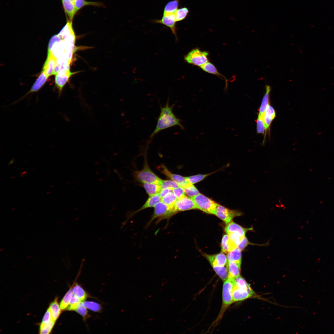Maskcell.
Returning <instances> with one entry per match:
<instances>
[{
	"label": "cell",
	"instance_id": "cell-1",
	"mask_svg": "<svg viewBox=\"0 0 334 334\" xmlns=\"http://www.w3.org/2000/svg\"><path fill=\"white\" fill-rule=\"evenodd\" d=\"M169 100L168 98L164 106L160 105V112L156 125L147 141L148 145H149L155 135L162 131L176 126H179L181 130L184 129L182 124V121L177 117L173 112L174 105L170 106Z\"/></svg>",
	"mask_w": 334,
	"mask_h": 334
},
{
	"label": "cell",
	"instance_id": "cell-2",
	"mask_svg": "<svg viewBox=\"0 0 334 334\" xmlns=\"http://www.w3.org/2000/svg\"><path fill=\"white\" fill-rule=\"evenodd\" d=\"M144 153V159L143 168L140 171H134V176L136 180L143 183H152L161 185L162 180L156 175L151 169L148 163L147 152Z\"/></svg>",
	"mask_w": 334,
	"mask_h": 334
},
{
	"label": "cell",
	"instance_id": "cell-3",
	"mask_svg": "<svg viewBox=\"0 0 334 334\" xmlns=\"http://www.w3.org/2000/svg\"><path fill=\"white\" fill-rule=\"evenodd\" d=\"M177 213L174 205L169 206L161 201L154 207L153 214L147 226H148L155 219H157V222H158L161 220L168 219Z\"/></svg>",
	"mask_w": 334,
	"mask_h": 334
},
{
	"label": "cell",
	"instance_id": "cell-4",
	"mask_svg": "<svg viewBox=\"0 0 334 334\" xmlns=\"http://www.w3.org/2000/svg\"><path fill=\"white\" fill-rule=\"evenodd\" d=\"M192 198L196 209L208 214L215 215L217 203L200 193Z\"/></svg>",
	"mask_w": 334,
	"mask_h": 334
},
{
	"label": "cell",
	"instance_id": "cell-5",
	"mask_svg": "<svg viewBox=\"0 0 334 334\" xmlns=\"http://www.w3.org/2000/svg\"><path fill=\"white\" fill-rule=\"evenodd\" d=\"M233 279L228 277L224 281L222 290V305L219 317H221L223 312L233 302L232 292L233 288Z\"/></svg>",
	"mask_w": 334,
	"mask_h": 334
},
{
	"label": "cell",
	"instance_id": "cell-6",
	"mask_svg": "<svg viewBox=\"0 0 334 334\" xmlns=\"http://www.w3.org/2000/svg\"><path fill=\"white\" fill-rule=\"evenodd\" d=\"M208 52L195 49L185 56L184 59L189 64L201 66L208 62Z\"/></svg>",
	"mask_w": 334,
	"mask_h": 334
},
{
	"label": "cell",
	"instance_id": "cell-7",
	"mask_svg": "<svg viewBox=\"0 0 334 334\" xmlns=\"http://www.w3.org/2000/svg\"><path fill=\"white\" fill-rule=\"evenodd\" d=\"M242 215V212L239 211L229 209L218 204L214 215L228 224L234 218Z\"/></svg>",
	"mask_w": 334,
	"mask_h": 334
},
{
	"label": "cell",
	"instance_id": "cell-8",
	"mask_svg": "<svg viewBox=\"0 0 334 334\" xmlns=\"http://www.w3.org/2000/svg\"><path fill=\"white\" fill-rule=\"evenodd\" d=\"M157 169L161 173L170 178L171 180L178 183L180 186L183 188L190 183L186 180V177L172 173L163 164L159 165Z\"/></svg>",
	"mask_w": 334,
	"mask_h": 334
},
{
	"label": "cell",
	"instance_id": "cell-9",
	"mask_svg": "<svg viewBox=\"0 0 334 334\" xmlns=\"http://www.w3.org/2000/svg\"><path fill=\"white\" fill-rule=\"evenodd\" d=\"M255 292L252 290L239 288L233 285L232 292L233 302L243 301L253 297L256 296Z\"/></svg>",
	"mask_w": 334,
	"mask_h": 334
},
{
	"label": "cell",
	"instance_id": "cell-10",
	"mask_svg": "<svg viewBox=\"0 0 334 334\" xmlns=\"http://www.w3.org/2000/svg\"><path fill=\"white\" fill-rule=\"evenodd\" d=\"M174 206L178 212L196 209L192 197L186 195L178 199Z\"/></svg>",
	"mask_w": 334,
	"mask_h": 334
},
{
	"label": "cell",
	"instance_id": "cell-11",
	"mask_svg": "<svg viewBox=\"0 0 334 334\" xmlns=\"http://www.w3.org/2000/svg\"><path fill=\"white\" fill-rule=\"evenodd\" d=\"M153 22L155 23L160 24L169 28L172 33L174 35L176 40L177 39L176 33V27L175 14L174 13L163 15L160 19H155Z\"/></svg>",
	"mask_w": 334,
	"mask_h": 334
},
{
	"label": "cell",
	"instance_id": "cell-12",
	"mask_svg": "<svg viewBox=\"0 0 334 334\" xmlns=\"http://www.w3.org/2000/svg\"><path fill=\"white\" fill-rule=\"evenodd\" d=\"M79 72H71L70 71L64 73H58L55 78V83L58 91L59 95L61 94L63 88L69 80L70 77L73 75Z\"/></svg>",
	"mask_w": 334,
	"mask_h": 334
},
{
	"label": "cell",
	"instance_id": "cell-13",
	"mask_svg": "<svg viewBox=\"0 0 334 334\" xmlns=\"http://www.w3.org/2000/svg\"><path fill=\"white\" fill-rule=\"evenodd\" d=\"M204 255L212 266L216 265L225 266L227 264V256L222 252L214 255L205 254Z\"/></svg>",
	"mask_w": 334,
	"mask_h": 334
},
{
	"label": "cell",
	"instance_id": "cell-14",
	"mask_svg": "<svg viewBox=\"0 0 334 334\" xmlns=\"http://www.w3.org/2000/svg\"><path fill=\"white\" fill-rule=\"evenodd\" d=\"M253 230V228H245L232 221L228 224L225 228L227 234L236 233L238 234L243 238L245 237V234L247 231Z\"/></svg>",
	"mask_w": 334,
	"mask_h": 334
},
{
	"label": "cell",
	"instance_id": "cell-15",
	"mask_svg": "<svg viewBox=\"0 0 334 334\" xmlns=\"http://www.w3.org/2000/svg\"><path fill=\"white\" fill-rule=\"evenodd\" d=\"M57 61V59L52 52L48 51L47 58L44 65L42 71L48 77L52 75Z\"/></svg>",
	"mask_w": 334,
	"mask_h": 334
},
{
	"label": "cell",
	"instance_id": "cell-16",
	"mask_svg": "<svg viewBox=\"0 0 334 334\" xmlns=\"http://www.w3.org/2000/svg\"><path fill=\"white\" fill-rule=\"evenodd\" d=\"M62 2L67 19L72 21L75 16L77 12L74 2L70 0H62Z\"/></svg>",
	"mask_w": 334,
	"mask_h": 334
},
{
	"label": "cell",
	"instance_id": "cell-17",
	"mask_svg": "<svg viewBox=\"0 0 334 334\" xmlns=\"http://www.w3.org/2000/svg\"><path fill=\"white\" fill-rule=\"evenodd\" d=\"M48 77L45 73L42 71L38 76L36 81L33 84L30 90L23 96L18 101L22 100L27 95L31 93L38 91L44 84Z\"/></svg>",
	"mask_w": 334,
	"mask_h": 334
},
{
	"label": "cell",
	"instance_id": "cell-18",
	"mask_svg": "<svg viewBox=\"0 0 334 334\" xmlns=\"http://www.w3.org/2000/svg\"><path fill=\"white\" fill-rule=\"evenodd\" d=\"M276 116L274 109L270 105L267 106L262 117L266 131Z\"/></svg>",
	"mask_w": 334,
	"mask_h": 334
},
{
	"label": "cell",
	"instance_id": "cell-19",
	"mask_svg": "<svg viewBox=\"0 0 334 334\" xmlns=\"http://www.w3.org/2000/svg\"><path fill=\"white\" fill-rule=\"evenodd\" d=\"M161 201V198L159 194L155 195L149 196L144 204L138 210L132 213L131 215V216L136 214V213L147 208L154 207L156 204L158 202Z\"/></svg>",
	"mask_w": 334,
	"mask_h": 334
},
{
	"label": "cell",
	"instance_id": "cell-20",
	"mask_svg": "<svg viewBox=\"0 0 334 334\" xmlns=\"http://www.w3.org/2000/svg\"><path fill=\"white\" fill-rule=\"evenodd\" d=\"M228 276L234 279L240 276L241 265L233 262H228L226 265Z\"/></svg>",
	"mask_w": 334,
	"mask_h": 334
},
{
	"label": "cell",
	"instance_id": "cell-21",
	"mask_svg": "<svg viewBox=\"0 0 334 334\" xmlns=\"http://www.w3.org/2000/svg\"><path fill=\"white\" fill-rule=\"evenodd\" d=\"M143 186L149 196L159 194L162 188L159 185L152 183H143Z\"/></svg>",
	"mask_w": 334,
	"mask_h": 334
},
{
	"label": "cell",
	"instance_id": "cell-22",
	"mask_svg": "<svg viewBox=\"0 0 334 334\" xmlns=\"http://www.w3.org/2000/svg\"><path fill=\"white\" fill-rule=\"evenodd\" d=\"M228 262H233L241 265L242 261L241 250L237 247L228 253Z\"/></svg>",
	"mask_w": 334,
	"mask_h": 334
},
{
	"label": "cell",
	"instance_id": "cell-23",
	"mask_svg": "<svg viewBox=\"0 0 334 334\" xmlns=\"http://www.w3.org/2000/svg\"><path fill=\"white\" fill-rule=\"evenodd\" d=\"M265 93L263 98L262 102L259 108V113L258 117H262L267 106L269 105V96L271 88L268 85L265 86Z\"/></svg>",
	"mask_w": 334,
	"mask_h": 334
},
{
	"label": "cell",
	"instance_id": "cell-24",
	"mask_svg": "<svg viewBox=\"0 0 334 334\" xmlns=\"http://www.w3.org/2000/svg\"><path fill=\"white\" fill-rule=\"evenodd\" d=\"M74 3L77 12L86 6H92L97 7H101L103 6V5L101 3L88 1L87 0H75Z\"/></svg>",
	"mask_w": 334,
	"mask_h": 334
},
{
	"label": "cell",
	"instance_id": "cell-25",
	"mask_svg": "<svg viewBox=\"0 0 334 334\" xmlns=\"http://www.w3.org/2000/svg\"><path fill=\"white\" fill-rule=\"evenodd\" d=\"M180 0H173L168 2L165 6L163 15L175 13L178 9Z\"/></svg>",
	"mask_w": 334,
	"mask_h": 334
},
{
	"label": "cell",
	"instance_id": "cell-26",
	"mask_svg": "<svg viewBox=\"0 0 334 334\" xmlns=\"http://www.w3.org/2000/svg\"><path fill=\"white\" fill-rule=\"evenodd\" d=\"M74 295L81 302H84L88 297L84 289L79 285L76 284L72 289Z\"/></svg>",
	"mask_w": 334,
	"mask_h": 334
},
{
	"label": "cell",
	"instance_id": "cell-27",
	"mask_svg": "<svg viewBox=\"0 0 334 334\" xmlns=\"http://www.w3.org/2000/svg\"><path fill=\"white\" fill-rule=\"evenodd\" d=\"M53 320L54 322L58 317L61 313V308L57 300L53 302L49 308Z\"/></svg>",
	"mask_w": 334,
	"mask_h": 334
},
{
	"label": "cell",
	"instance_id": "cell-28",
	"mask_svg": "<svg viewBox=\"0 0 334 334\" xmlns=\"http://www.w3.org/2000/svg\"><path fill=\"white\" fill-rule=\"evenodd\" d=\"M212 266L216 274L223 281L228 278V272L226 266L214 265Z\"/></svg>",
	"mask_w": 334,
	"mask_h": 334
},
{
	"label": "cell",
	"instance_id": "cell-29",
	"mask_svg": "<svg viewBox=\"0 0 334 334\" xmlns=\"http://www.w3.org/2000/svg\"><path fill=\"white\" fill-rule=\"evenodd\" d=\"M178 199L172 191L161 198V201L168 206H171L175 203Z\"/></svg>",
	"mask_w": 334,
	"mask_h": 334
},
{
	"label": "cell",
	"instance_id": "cell-30",
	"mask_svg": "<svg viewBox=\"0 0 334 334\" xmlns=\"http://www.w3.org/2000/svg\"><path fill=\"white\" fill-rule=\"evenodd\" d=\"M73 295L72 289L71 288L66 293L60 302V306L61 309L64 310L67 308Z\"/></svg>",
	"mask_w": 334,
	"mask_h": 334
},
{
	"label": "cell",
	"instance_id": "cell-31",
	"mask_svg": "<svg viewBox=\"0 0 334 334\" xmlns=\"http://www.w3.org/2000/svg\"><path fill=\"white\" fill-rule=\"evenodd\" d=\"M200 67L203 71L208 73L217 76H223L218 72L214 65L209 62H207Z\"/></svg>",
	"mask_w": 334,
	"mask_h": 334
},
{
	"label": "cell",
	"instance_id": "cell-32",
	"mask_svg": "<svg viewBox=\"0 0 334 334\" xmlns=\"http://www.w3.org/2000/svg\"><path fill=\"white\" fill-rule=\"evenodd\" d=\"M189 13V10L186 7L178 9L175 13L176 22L183 20L186 18Z\"/></svg>",
	"mask_w": 334,
	"mask_h": 334
},
{
	"label": "cell",
	"instance_id": "cell-33",
	"mask_svg": "<svg viewBox=\"0 0 334 334\" xmlns=\"http://www.w3.org/2000/svg\"><path fill=\"white\" fill-rule=\"evenodd\" d=\"M183 189L185 194L192 198L200 194L196 187L190 183L183 187Z\"/></svg>",
	"mask_w": 334,
	"mask_h": 334
},
{
	"label": "cell",
	"instance_id": "cell-34",
	"mask_svg": "<svg viewBox=\"0 0 334 334\" xmlns=\"http://www.w3.org/2000/svg\"><path fill=\"white\" fill-rule=\"evenodd\" d=\"M221 250L223 253H228L232 250L229 241L227 234L223 236L221 241Z\"/></svg>",
	"mask_w": 334,
	"mask_h": 334
},
{
	"label": "cell",
	"instance_id": "cell-35",
	"mask_svg": "<svg viewBox=\"0 0 334 334\" xmlns=\"http://www.w3.org/2000/svg\"><path fill=\"white\" fill-rule=\"evenodd\" d=\"M83 305L87 308L94 312H98L101 310V305L99 303L92 301L83 302Z\"/></svg>",
	"mask_w": 334,
	"mask_h": 334
},
{
	"label": "cell",
	"instance_id": "cell-36",
	"mask_svg": "<svg viewBox=\"0 0 334 334\" xmlns=\"http://www.w3.org/2000/svg\"><path fill=\"white\" fill-rule=\"evenodd\" d=\"M211 173L207 174H199L195 175L186 177L187 181L190 183L194 184L203 180Z\"/></svg>",
	"mask_w": 334,
	"mask_h": 334
},
{
	"label": "cell",
	"instance_id": "cell-37",
	"mask_svg": "<svg viewBox=\"0 0 334 334\" xmlns=\"http://www.w3.org/2000/svg\"><path fill=\"white\" fill-rule=\"evenodd\" d=\"M160 186L162 189L168 188L172 190L180 186L178 183L172 180H162Z\"/></svg>",
	"mask_w": 334,
	"mask_h": 334
},
{
	"label": "cell",
	"instance_id": "cell-38",
	"mask_svg": "<svg viewBox=\"0 0 334 334\" xmlns=\"http://www.w3.org/2000/svg\"><path fill=\"white\" fill-rule=\"evenodd\" d=\"M87 308L83 305V302H80L77 306L75 311L82 316L84 319L89 316Z\"/></svg>",
	"mask_w": 334,
	"mask_h": 334
},
{
	"label": "cell",
	"instance_id": "cell-39",
	"mask_svg": "<svg viewBox=\"0 0 334 334\" xmlns=\"http://www.w3.org/2000/svg\"><path fill=\"white\" fill-rule=\"evenodd\" d=\"M54 322L52 321L47 324H41L40 327V333L49 334L52 330Z\"/></svg>",
	"mask_w": 334,
	"mask_h": 334
},
{
	"label": "cell",
	"instance_id": "cell-40",
	"mask_svg": "<svg viewBox=\"0 0 334 334\" xmlns=\"http://www.w3.org/2000/svg\"><path fill=\"white\" fill-rule=\"evenodd\" d=\"M81 301L73 294L70 304L67 308L69 310H75L78 304Z\"/></svg>",
	"mask_w": 334,
	"mask_h": 334
},
{
	"label": "cell",
	"instance_id": "cell-41",
	"mask_svg": "<svg viewBox=\"0 0 334 334\" xmlns=\"http://www.w3.org/2000/svg\"><path fill=\"white\" fill-rule=\"evenodd\" d=\"M265 131H266V129L262 117H258L257 121V132L258 133L263 134Z\"/></svg>",
	"mask_w": 334,
	"mask_h": 334
},
{
	"label": "cell",
	"instance_id": "cell-42",
	"mask_svg": "<svg viewBox=\"0 0 334 334\" xmlns=\"http://www.w3.org/2000/svg\"><path fill=\"white\" fill-rule=\"evenodd\" d=\"M62 41L61 37L58 35L53 36L50 39L48 45V51H51L54 45L56 43Z\"/></svg>",
	"mask_w": 334,
	"mask_h": 334
},
{
	"label": "cell",
	"instance_id": "cell-43",
	"mask_svg": "<svg viewBox=\"0 0 334 334\" xmlns=\"http://www.w3.org/2000/svg\"><path fill=\"white\" fill-rule=\"evenodd\" d=\"M172 191L178 199L185 195L183 188L180 186L173 189Z\"/></svg>",
	"mask_w": 334,
	"mask_h": 334
},
{
	"label": "cell",
	"instance_id": "cell-44",
	"mask_svg": "<svg viewBox=\"0 0 334 334\" xmlns=\"http://www.w3.org/2000/svg\"><path fill=\"white\" fill-rule=\"evenodd\" d=\"M52 321L54 322L52 319L50 311L49 309H48L45 314L41 324H47Z\"/></svg>",
	"mask_w": 334,
	"mask_h": 334
},
{
	"label": "cell",
	"instance_id": "cell-45",
	"mask_svg": "<svg viewBox=\"0 0 334 334\" xmlns=\"http://www.w3.org/2000/svg\"><path fill=\"white\" fill-rule=\"evenodd\" d=\"M257 245L250 242L246 236L242 240L238 247L241 251L243 250L249 245Z\"/></svg>",
	"mask_w": 334,
	"mask_h": 334
},
{
	"label": "cell",
	"instance_id": "cell-46",
	"mask_svg": "<svg viewBox=\"0 0 334 334\" xmlns=\"http://www.w3.org/2000/svg\"><path fill=\"white\" fill-rule=\"evenodd\" d=\"M172 191V190L168 188L162 189L159 193V195L161 199L165 195L169 192Z\"/></svg>",
	"mask_w": 334,
	"mask_h": 334
},
{
	"label": "cell",
	"instance_id": "cell-47",
	"mask_svg": "<svg viewBox=\"0 0 334 334\" xmlns=\"http://www.w3.org/2000/svg\"><path fill=\"white\" fill-rule=\"evenodd\" d=\"M60 66H61L60 65L56 63L54 68L52 75H56L57 74L60 68Z\"/></svg>",
	"mask_w": 334,
	"mask_h": 334
},
{
	"label": "cell",
	"instance_id": "cell-48",
	"mask_svg": "<svg viewBox=\"0 0 334 334\" xmlns=\"http://www.w3.org/2000/svg\"><path fill=\"white\" fill-rule=\"evenodd\" d=\"M14 161H15L14 159H12L10 161V162L9 163L8 165H11L14 162Z\"/></svg>",
	"mask_w": 334,
	"mask_h": 334
},
{
	"label": "cell",
	"instance_id": "cell-49",
	"mask_svg": "<svg viewBox=\"0 0 334 334\" xmlns=\"http://www.w3.org/2000/svg\"><path fill=\"white\" fill-rule=\"evenodd\" d=\"M70 0L74 2L75 0Z\"/></svg>",
	"mask_w": 334,
	"mask_h": 334
},
{
	"label": "cell",
	"instance_id": "cell-50",
	"mask_svg": "<svg viewBox=\"0 0 334 334\" xmlns=\"http://www.w3.org/2000/svg\"></svg>",
	"mask_w": 334,
	"mask_h": 334
}]
</instances>
